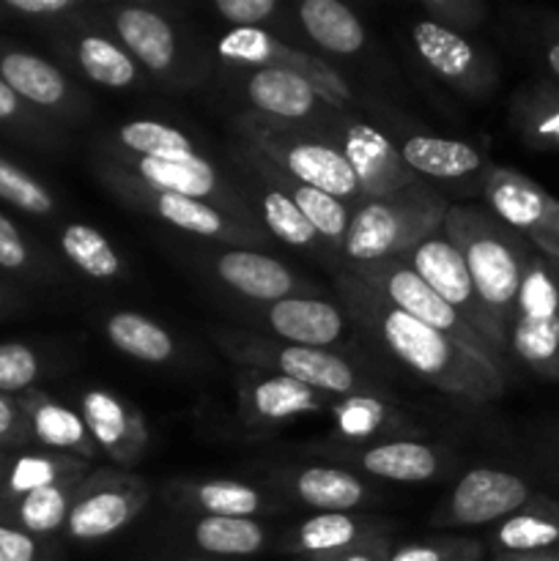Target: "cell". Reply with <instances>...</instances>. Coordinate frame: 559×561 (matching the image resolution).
<instances>
[{"label":"cell","instance_id":"cell-1","mask_svg":"<svg viewBox=\"0 0 559 561\" xmlns=\"http://www.w3.org/2000/svg\"><path fill=\"white\" fill-rule=\"evenodd\" d=\"M360 312H365V316L370 312L373 327H376L384 345L409 370H414L417 376L425 378L442 392L475 400V403H486V400L499 398L504 392V376L497 356L466 348L447 334L425 327L417 318L384 305L376 296L362 299Z\"/></svg>","mask_w":559,"mask_h":561},{"label":"cell","instance_id":"cell-2","mask_svg":"<svg viewBox=\"0 0 559 561\" xmlns=\"http://www.w3.org/2000/svg\"><path fill=\"white\" fill-rule=\"evenodd\" d=\"M442 228L464 255L477 301L491 321L493 332L502 343H507L529 250L515 230L469 206L447 208Z\"/></svg>","mask_w":559,"mask_h":561},{"label":"cell","instance_id":"cell-3","mask_svg":"<svg viewBox=\"0 0 559 561\" xmlns=\"http://www.w3.org/2000/svg\"><path fill=\"white\" fill-rule=\"evenodd\" d=\"M447 206L425 190H403L384 201H367L345 230V255L356 263H376L414 250L436 236Z\"/></svg>","mask_w":559,"mask_h":561},{"label":"cell","instance_id":"cell-4","mask_svg":"<svg viewBox=\"0 0 559 561\" xmlns=\"http://www.w3.org/2000/svg\"><path fill=\"white\" fill-rule=\"evenodd\" d=\"M507 343L529 370L559 381V283L543 252L526 257Z\"/></svg>","mask_w":559,"mask_h":561},{"label":"cell","instance_id":"cell-5","mask_svg":"<svg viewBox=\"0 0 559 561\" xmlns=\"http://www.w3.org/2000/svg\"><path fill=\"white\" fill-rule=\"evenodd\" d=\"M360 279L362 285H370L373 290H378L395 310L406 312V316L417 318L425 327L447 334V337L466 345V348L497 356V351L471 329V323L458 310H453L442 296L433 294L411 266H403V263L392 261V257L376 263H360Z\"/></svg>","mask_w":559,"mask_h":561},{"label":"cell","instance_id":"cell-6","mask_svg":"<svg viewBox=\"0 0 559 561\" xmlns=\"http://www.w3.org/2000/svg\"><path fill=\"white\" fill-rule=\"evenodd\" d=\"M409 266L420 274V279L433 290V294H438L453 310H458L460 316L471 323V329H475L493 351L502 348L504 343L499 340V334L493 332L491 321H488L480 301H477L475 285H471L464 255H460V250L447 239V236H431V239H425L422 244H417L414 250H411Z\"/></svg>","mask_w":559,"mask_h":561},{"label":"cell","instance_id":"cell-7","mask_svg":"<svg viewBox=\"0 0 559 561\" xmlns=\"http://www.w3.org/2000/svg\"><path fill=\"white\" fill-rule=\"evenodd\" d=\"M146 504L140 480L121 474H99L75 496L66 518V531L75 540H102L124 529Z\"/></svg>","mask_w":559,"mask_h":561},{"label":"cell","instance_id":"cell-8","mask_svg":"<svg viewBox=\"0 0 559 561\" xmlns=\"http://www.w3.org/2000/svg\"><path fill=\"white\" fill-rule=\"evenodd\" d=\"M217 53L223 58L236 60V64H252L261 66V69L263 66H277V69L296 71L305 80H310L334 107H340L349 99L345 82L327 64H321V60L307 53H296V49L285 47L283 42L263 33L261 27H233V31L219 38Z\"/></svg>","mask_w":559,"mask_h":561},{"label":"cell","instance_id":"cell-9","mask_svg":"<svg viewBox=\"0 0 559 561\" xmlns=\"http://www.w3.org/2000/svg\"><path fill=\"white\" fill-rule=\"evenodd\" d=\"M486 201L502 225L529 241H551L559 233V201L543 186L515 170H491L486 179Z\"/></svg>","mask_w":559,"mask_h":561},{"label":"cell","instance_id":"cell-10","mask_svg":"<svg viewBox=\"0 0 559 561\" xmlns=\"http://www.w3.org/2000/svg\"><path fill=\"white\" fill-rule=\"evenodd\" d=\"M532 499L524 477L499 469H475L460 477L449 496V518L460 526H486L518 513Z\"/></svg>","mask_w":559,"mask_h":561},{"label":"cell","instance_id":"cell-11","mask_svg":"<svg viewBox=\"0 0 559 561\" xmlns=\"http://www.w3.org/2000/svg\"><path fill=\"white\" fill-rule=\"evenodd\" d=\"M261 148L272 159H277L301 186H312L338 201H351L360 195V181L351 170L343 151L327 146V142L312 140H277V137H263Z\"/></svg>","mask_w":559,"mask_h":561},{"label":"cell","instance_id":"cell-12","mask_svg":"<svg viewBox=\"0 0 559 561\" xmlns=\"http://www.w3.org/2000/svg\"><path fill=\"white\" fill-rule=\"evenodd\" d=\"M343 157L349 159L360 192L373 201H384L411 186L409 164L400 159V151L378 129L365 124L349 126L343 140Z\"/></svg>","mask_w":559,"mask_h":561},{"label":"cell","instance_id":"cell-13","mask_svg":"<svg viewBox=\"0 0 559 561\" xmlns=\"http://www.w3.org/2000/svg\"><path fill=\"white\" fill-rule=\"evenodd\" d=\"M411 42H414L420 58L438 77L466 85V91H488V85L497 77L493 66L482 60L475 44L460 36L458 31H449L447 25H438L433 20L417 22L411 27Z\"/></svg>","mask_w":559,"mask_h":561},{"label":"cell","instance_id":"cell-14","mask_svg":"<svg viewBox=\"0 0 559 561\" xmlns=\"http://www.w3.org/2000/svg\"><path fill=\"white\" fill-rule=\"evenodd\" d=\"M80 416L93 444L102 447L115 463H137L148 444V431L132 405L104 389H91L82 394Z\"/></svg>","mask_w":559,"mask_h":561},{"label":"cell","instance_id":"cell-15","mask_svg":"<svg viewBox=\"0 0 559 561\" xmlns=\"http://www.w3.org/2000/svg\"><path fill=\"white\" fill-rule=\"evenodd\" d=\"M241 356H261L266 365H272L280 376L294 378L316 392L349 394L354 389L356 376L351 365L340 356L329 354L323 348H305V345H255L250 351H241Z\"/></svg>","mask_w":559,"mask_h":561},{"label":"cell","instance_id":"cell-16","mask_svg":"<svg viewBox=\"0 0 559 561\" xmlns=\"http://www.w3.org/2000/svg\"><path fill=\"white\" fill-rule=\"evenodd\" d=\"M269 327L277 337L288 340V345L327 348L343 334V316L329 301L290 296L269 307Z\"/></svg>","mask_w":559,"mask_h":561},{"label":"cell","instance_id":"cell-17","mask_svg":"<svg viewBox=\"0 0 559 561\" xmlns=\"http://www.w3.org/2000/svg\"><path fill=\"white\" fill-rule=\"evenodd\" d=\"M217 274L228 288L236 294L255 301H283L290 299L296 290V279L290 277L288 268L274 257L261 255V252L230 250L217 257Z\"/></svg>","mask_w":559,"mask_h":561},{"label":"cell","instance_id":"cell-18","mask_svg":"<svg viewBox=\"0 0 559 561\" xmlns=\"http://www.w3.org/2000/svg\"><path fill=\"white\" fill-rule=\"evenodd\" d=\"M247 96L258 110L274 115V118L299 121L316 113V104L318 99H323V93L296 71L263 66V69L252 71L247 80Z\"/></svg>","mask_w":559,"mask_h":561},{"label":"cell","instance_id":"cell-19","mask_svg":"<svg viewBox=\"0 0 559 561\" xmlns=\"http://www.w3.org/2000/svg\"><path fill=\"white\" fill-rule=\"evenodd\" d=\"M493 542L504 557L557 551L559 548V502L546 496H532L518 513L499 524Z\"/></svg>","mask_w":559,"mask_h":561},{"label":"cell","instance_id":"cell-20","mask_svg":"<svg viewBox=\"0 0 559 561\" xmlns=\"http://www.w3.org/2000/svg\"><path fill=\"white\" fill-rule=\"evenodd\" d=\"M22 409H25L27 425H31L36 442H42L44 447L58 449V453L80 455V460H93L96 444H93L91 433H88L85 422L77 411L55 403L42 392L27 394L22 400Z\"/></svg>","mask_w":559,"mask_h":561},{"label":"cell","instance_id":"cell-21","mask_svg":"<svg viewBox=\"0 0 559 561\" xmlns=\"http://www.w3.org/2000/svg\"><path fill=\"white\" fill-rule=\"evenodd\" d=\"M115 31L132 55L151 71H164L175 60V33L164 16L148 9H121Z\"/></svg>","mask_w":559,"mask_h":561},{"label":"cell","instance_id":"cell-22","mask_svg":"<svg viewBox=\"0 0 559 561\" xmlns=\"http://www.w3.org/2000/svg\"><path fill=\"white\" fill-rule=\"evenodd\" d=\"M299 20L307 36L321 49L334 55H354L365 44V27L349 5L338 0H305L299 5Z\"/></svg>","mask_w":559,"mask_h":561},{"label":"cell","instance_id":"cell-23","mask_svg":"<svg viewBox=\"0 0 559 561\" xmlns=\"http://www.w3.org/2000/svg\"><path fill=\"white\" fill-rule=\"evenodd\" d=\"M515 131L537 151L559 153V85L532 82L513 99Z\"/></svg>","mask_w":559,"mask_h":561},{"label":"cell","instance_id":"cell-24","mask_svg":"<svg viewBox=\"0 0 559 561\" xmlns=\"http://www.w3.org/2000/svg\"><path fill=\"white\" fill-rule=\"evenodd\" d=\"M398 151L411 173L431 175V179H464L482 168V157L475 148L442 137H409Z\"/></svg>","mask_w":559,"mask_h":561},{"label":"cell","instance_id":"cell-25","mask_svg":"<svg viewBox=\"0 0 559 561\" xmlns=\"http://www.w3.org/2000/svg\"><path fill=\"white\" fill-rule=\"evenodd\" d=\"M0 77L9 82L16 96L38 104V107H55L64 102L66 91H69L60 69L31 53H5L0 58Z\"/></svg>","mask_w":559,"mask_h":561},{"label":"cell","instance_id":"cell-26","mask_svg":"<svg viewBox=\"0 0 559 561\" xmlns=\"http://www.w3.org/2000/svg\"><path fill=\"white\" fill-rule=\"evenodd\" d=\"M360 463L370 474L395 482H425L438 471L436 453L417 442L378 444L362 453Z\"/></svg>","mask_w":559,"mask_h":561},{"label":"cell","instance_id":"cell-27","mask_svg":"<svg viewBox=\"0 0 559 561\" xmlns=\"http://www.w3.org/2000/svg\"><path fill=\"white\" fill-rule=\"evenodd\" d=\"M247 405H250V414L258 416V420L283 422L290 420V416L318 411L321 409V400H318L316 389L305 387V383L294 381V378L272 376L252 383V389L247 392Z\"/></svg>","mask_w":559,"mask_h":561},{"label":"cell","instance_id":"cell-28","mask_svg":"<svg viewBox=\"0 0 559 561\" xmlns=\"http://www.w3.org/2000/svg\"><path fill=\"white\" fill-rule=\"evenodd\" d=\"M294 491L301 502L321 513H349L365 499V485L354 474L323 466L301 471L294 480Z\"/></svg>","mask_w":559,"mask_h":561},{"label":"cell","instance_id":"cell-29","mask_svg":"<svg viewBox=\"0 0 559 561\" xmlns=\"http://www.w3.org/2000/svg\"><path fill=\"white\" fill-rule=\"evenodd\" d=\"M118 140L129 151L140 153L142 159H159V162L179 164H203L206 159L195 151L184 131L175 126L159 124V121H132L118 129Z\"/></svg>","mask_w":559,"mask_h":561},{"label":"cell","instance_id":"cell-30","mask_svg":"<svg viewBox=\"0 0 559 561\" xmlns=\"http://www.w3.org/2000/svg\"><path fill=\"white\" fill-rule=\"evenodd\" d=\"M107 337L121 354L132 356L137 362L159 365L173 356L175 343L159 323L148 321L137 312H115L107 321Z\"/></svg>","mask_w":559,"mask_h":561},{"label":"cell","instance_id":"cell-31","mask_svg":"<svg viewBox=\"0 0 559 561\" xmlns=\"http://www.w3.org/2000/svg\"><path fill=\"white\" fill-rule=\"evenodd\" d=\"M360 520L345 513H321L316 518L305 520L299 529L290 535L288 551L305 553L312 559H327L334 553H343L356 546L360 540Z\"/></svg>","mask_w":559,"mask_h":561},{"label":"cell","instance_id":"cell-32","mask_svg":"<svg viewBox=\"0 0 559 561\" xmlns=\"http://www.w3.org/2000/svg\"><path fill=\"white\" fill-rule=\"evenodd\" d=\"M85 474V460L66 455H22L14 460L5 477V499H22L38 488L80 482Z\"/></svg>","mask_w":559,"mask_h":561},{"label":"cell","instance_id":"cell-33","mask_svg":"<svg viewBox=\"0 0 559 561\" xmlns=\"http://www.w3.org/2000/svg\"><path fill=\"white\" fill-rule=\"evenodd\" d=\"M137 173L151 186L153 192H170V195H184L192 201H201L217 192V170L208 162L203 164H179L159 162V159H142L137 162Z\"/></svg>","mask_w":559,"mask_h":561},{"label":"cell","instance_id":"cell-34","mask_svg":"<svg viewBox=\"0 0 559 561\" xmlns=\"http://www.w3.org/2000/svg\"><path fill=\"white\" fill-rule=\"evenodd\" d=\"M195 542L206 553L217 557H252L263 548L266 535L252 518H217L206 515L195 526Z\"/></svg>","mask_w":559,"mask_h":561},{"label":"cell","instance_id":"cell-35","mask_svg":"<svg viewBox=\"0 0 559 561\" xmlns=\"http://www.w3.org/2000/svg\"><path fill=\"white\" fill-rule=\"evenodd\" d=\"M77 485L80 482H60V485L38 488V491L16 499V520H20V529L33 537L53 535L60 526H66Z\"/></svg>","mask_w":559,"mask_h":561},{"label":"cell","instance_id":"cell-36","mask_svg":"<svg viewBox=\"0 0 559 561\" xmlns=\"http://www.w3.org/2000/svg\"><path fill=\"white\" fill-rule=\"evenodd\" d=\"M77 64L99 85L126 88L135 82V60L102 36H82L77 42Z\"/></svg>","mask_w":559,"mask_h":561},{"label":"cell","instance_id":"cell-37","mask_svg":"<svg viewBox=\"0 0 559 561\" xmlns=\"http://www.w3.org/2000/svg\"><path fill=\"white\" fill-rule=\"evenodd\" d=\"M66 257L93 279H110L121 272V261L110 241L88 225H69L60 236Z\"/></svg>","mask_w":559,"mask_h":561},{"label":"cell","instance_id":"cell-38","mask_svg":"<svg viewBox=\"0 0 559 561\" xmlns=\"http://www.w3.org/2000/svg\"><path fill=\"white\" fill-rule=\"evenodd\" d=\"M195 507L217 518H250L261 510V493L236 480H208L190 491Z\"/></svg>","mask_w":559,"mask_h":561},{"label":"cell","instance_id":"cell-39","mask_svg":"<svg viewBox=\"0 0 559 561\" xmlns=\"http://www.w3.org/2000/svg\"><path fill=\"white\" fill-rule=\"evenodd\" d=\"M151 206L159 217L173 228L186 230L195 236H223L225 233V217L217 208L206 206L203 201H192L184 195H170V192H153Z\"/></svg>","mask_w":559,"mask_h":561},{"label":"cell","instance_id":"cell-40","mask_svg":"<svg viewBox=\"0 0 559 561\" xmlns=\"http://www.w3.org/2000/svg\"><path fill=\"white\" fill-rule=\"evenodd\" d=\"M294 203L299 206V211L305 214L307 222L312 225L318 236L332 241H343L345 230H349L351 214L345 211V203L338 197L327 195L321 190H312V186L296 184L294 190Z\"/></svg>","mask_w":559,"mask_h":561},{"label":"cell","instance_id":"cell-41","mask_svg":"<svg viewBox=\"0 0 559 561\" xmlns=\"http://www.w3.org/2000/svg\"><path fill=\"white\" fill-rule=\"evenodd\" d=\"M263 222L269 225V230L280 241H285L290 247H310L318 239V233L307 222L305 214L299 211L294 197L280 190H272L263 195Z\"/></svg>","mask_w":559,"mask_h":561},{"label":"cell","instance_id":"cell-42","mask_svg":"<svg viewBox=\"0 0 559 561\" xmlns=\"http://www.w3.org/2000/svg\"><path fill=\"white\" fill-rule=\"evenodd\" d=\"M0 201L11 203L20 211L38 214V217L55 208L53 195L44 190V184H38L31 173H25V170L16 168L3 157H0Z\"/></svg>","mask_w":559,"mask_h":561},{"label":"cell","instance_id":"cell-43","mask_svg":"<svg viewBox=\"0 0 559 561\" xmlns=\"http://www.w3.org/2000/svg\"><path fill=\"white\" fill-rule=\"evenodd\" d=\"M387 405L370 394H349L334 405V425L345 438H367L387 422Z\"/></svg>","mask_w":559,"mask_h":561},{"label":"cell","instance_id":"cell-44","mask_svg":"<svg viewBox=\"0 0 559 561\" xmlns=\"http://www.w3.org/2000/svg\"><path fill=\"white\" fill-rule=\"evenodd\" d=\"M38 376V356L22 343H0V394L22 392Z\"/></svg>","mask_w":559,"mask_h":561},{"label":"cell","instance_id":"cell-45","mask_svg":"<svg viewBox=\"0 0 559 561\" xmlns=\"http://www.w3.org/2000/svg\"><path fill=\"white\" fill-rule=\"evenodd\" d=\"M480 548L475 542H417L403 546L387 557V561H477Z\"/></svg>","mask_w":559,"mask_h":561},{"label":"cell","instance_id":"cell-46","mask_svg":"<svg viewBox=\"0 0 559 561\" xmlns=\"http://www.w3.org/2000/svg\"><path fill=\"white\" fill-rule=\"evenodd\" d=\"M214 9L236 27H255V22H263L277 11V3L274 0H217Z\"/></svg>","mask_w":559,"mask_h":561},{"label":"cell","instance_id":"cell-47","mask_svg":"<svg viewBox=\"0 0 559 561\" xmlns=\"http://www.w3.org/2000/svg\"><path fill=\"white\" fill-rule=\"evenodd\" d=\"M425 9L433 14V22L444 25L449 22V31H455V25H466V27H475L477 20L482 16V5L469 3V0H427Z\"/></svg>","mask_w":559,"mask_h":561},{"label":"cell","instance_id":"cell-48","mask_svg":"<svg viewBox=\"0 0 559 561\" xmlns=\"http://www.w3.org/2000/svg\"><path fill=\"white\" fill-rule=\"evenodd\" d=\"M38 546L27 531L0 524V561H36Z\"/></svg>","mask_w":559,"mask_h":561},{"label":"cell","instance_id":"cell-49","mask_svg":"<svg viewBox=\"0 0 559 561\" xmlns=\"http://www.w3.org/2000/svg\"><path fill=\"white\" fill-rule=\"evenodd\" d=\"M27 263V247L22 241L20 230L14 228L11 219L0 214V266L3 268H22Z\"/></svg>","mask_w":559,"mask_h":561},{"label":"cell","instance_id":"cell-50","mask_svg":"<svg viewBox=\"0 0 559 561\" xmlns=\"http://www.w3.org/2000/svg\"><path fill=\"white\" fill-rule=\"evenodd\" d=\"M5 9L25 16H53L75 9V0H5Z\"/></svg>","mask_w":559,"mask_h":561},{"label":"cell","instance_id":"cell-51","mask_svg":"<svg viewBox=\"0 0 559 561\" xmlns=\"http://www.w3.org/2000/svg\"><path fill=\"white\" fill-rule=\"evenodd\" d=\"M22 436V414L14 400L0 394V442H14Z\"/></svg>","mask_w":559,"mask_h":561},{"label":"cell","instance_id":"cell-52","mask_svg":"<svg viewBox=\"0 0 559 561\" xmlns=\"http://www.w3.org/2000/svg\"><path fill=\"white\" fill-rule=\"evenodd\" d=\"M316 561H387L384 557L381 546H354L349 548V551L343 553H334V557H327V559H316Z\"/></svg>","mask_w":559,"mask_h":561},{"label":"cell","instance_id":"cell-53","mask_svg":"<svg viewBox=\"0 0 559 561\" xmlns=\"http://www.w3.org/2000/svg\"><path fill=\"white\" fill-rule=\"evenodd\" d=\"M20 113V96L9 88V82L0 77V121H9Z\"/></svg>","mask_w":559,"mask_h":561},{"label":"cell","instance_id":"cell-54","mask_svg":"<svg viewBox=\"0 0 559 561\" xmlns=\"http://www.w3.org/2000/svg\"><path fill=\"white\" fill-rule=\"evenodd\" d=\"M543 58H546L548 71H551V75L559 80V36L548 38L546 49H543Z\"/></svg>","mask_w":559,"mask_h":561},{"label":"cell","instance_id":"cell-55","mask_svg":"<svg viewBox=\"0 0 559 561\" xmlns=\"http://www.w3.org/2000/svg\"><path fill=\"white\" fill-rule=\"evenodd\" d=\"M532 247H535L537 252H543V255H546L548 266H551L554 277H557V283H559V250H557V247L548 244V241H532Z\"/></svg>","mask_w":559,"mask_h":561},{"label":"cell","instance_id":"cell-56","mask_svg":"<svg viewBox=\"0 0 559 561\" xmlns=\"http://www.w3.org/2000/svg\"><path fill=\"white\" fill-rule=\"evenodd\" d=\"M499 561H559V548H557V551L526 553V557H502Z\"/></svg>","mask_w":559,"mask_h":561},{"label":"cell","instance_id":"cell-57","mask_svg":"<svg viewBox=\"0 0 559 561\" xmlns=\"http://www.w3.org/2000/svg\"><path fill=\"white\" fill-rule=\"evenodd\" d=\"M537 241H546V239H537ZM548 244H554V247H557V250H559V233H557V236H554V239H551V241H548Z\"/></svg>","mask_w":559,"mask_h":561},{"label":"cell","instance_id":"cell-58","mask_svg":"<svg viewBox=\"0 0 559 561\" xmlns=\"http://www.w3.org/2000/svg\"><path fill=\"white\" fill-rule=\"evenodd\" d=\"M186 561H203V559H186Z\"/></svg>","mask_w":559,"mask_h":561}]
</instances>
